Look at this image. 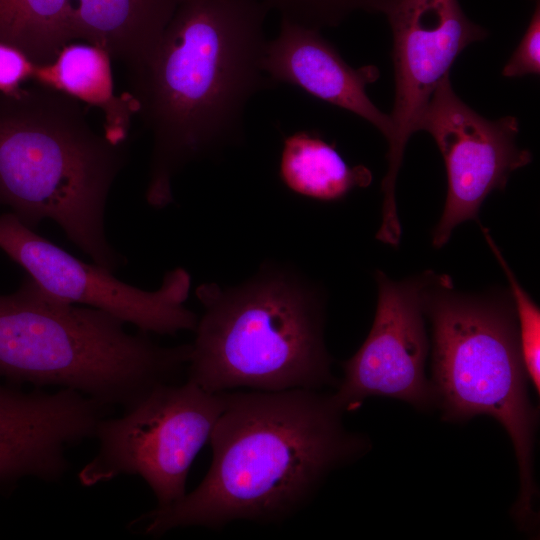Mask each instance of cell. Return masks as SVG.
I'll list each match as a JSON object with an SVG mask.
<instances>
[{
  "mask_svg": "<svg viewBox=\"0 0 540 540\" xmlns=\"http://www.w3.org/2000/svg\"><path fill=\"white\" fill-rule=\"evenodd\" d=\"M268 8L259 0H180L134 72L132 92L150 131L145 198L163 208L189 162L237 140L248 101L265 83Z\"/></svg>",
  "mask_w": 540,
  "mask_h": 540,
  "instance_id": "7a4b0ae2",
  "label": "cell"
},
{
  "mask_svg": "<svg viewBox=\"0 0 540 540\" xmlns=\"http://www.w3.org/2000/svg\"><path fill=\"white\" fill-rule=\"evenodd\" d=\"M384 14L392 32L395 79L388 168L381 185V224L389 228L399 223L396 182L411 135L459 54L488 33L465 15L458 0H393Z\"/></svg>",
  "mask_w": 540,
  "mask_h": 540,
  "instance_id": "ba28073f",
  "label": "cell"
},
{
  "mask_svg": "<svg viewBox=\"0 0 540 540\" xmlns=\"http://www.w3.org/2000/svg\"><path fill=\"white\" fill-rule=\"evenodd\" d=\"M280 178L293 192L323 201L343 198L356 187L372 181L363 165L349 166L336 150L317 133L300 131L284 140Z\"/></svg>",
  "mask_w": 540,
  "mask_h": 540,
  "instance_id": "2e32d148",
  "label": "cell"
},
{
  "mask_svg": "<svg viewBox=\"0 0 540 540\" xmlns=\"http://www.w3.org/2000/svg\"><path fill=\"white\" fill-rule=\"evenodd\" d=\"M378 300L372 328L359 350L343 363L344 377L331 394L341 411L383 395L417 408L436 400L424 373L428 341L424 325V274L394 281L376 272Z\"/></svg>",
  "mask_w": 540,
  "mask_h": 540,
  "instance_id": "8fae6325",
  "label": "cell"
},
{
  "mask_svg": "<svg viewBox=\"0 0 540 540\" xmlns=\"http://www.w3.org/2000/svg\"><path fill=\"white\" fill-rule=\"evenodd\" d=\"M205 311L190 344L188 381L212 393L282 391L330 384L316 296L284 271L235 288L202 284Z\"/></svg>",
  "mask_w": 540,
  "mask_h": 540,
  "instance_id": "5b68a950",
  "label": "cell"
},
{
  "mask_svg": "<svg viewBox=\"0 0 540 540\" xmlns=\"http://www.w3.org/2000/svg\"><path fill=\"white\" fill-rule=\"evenodd\" d=\"M540 74V5L537 1L527 29L505 64L502 75L508 78Z\"/></svg>",
  "mask_w": 540,
  "mask_h": 540,
  "instance_id": "ffe728a7",
  "label": "cell"
},
{
  "mask_svg": "<svg viewBox=\"0 0 540 540\" xmlns=\"http://www.w3.org/2000/svg\"><path fill=\"white\" fill-rule=\"evenodd\" d=\"M112 57L100 46L69 43L48 63L36 64L32 80L101 110L104 135L124 144L137 105L130 93L116 95Z\"/></svg>",
  "mask_w": 540,
  "mask_h": 540,
  "instance_id": "9a60e30c",
  "label": "cell"
},
{
  "mask_svg": "<svg viewBox=\"0 0 540 540\" xmlns=\"http://www.w3.org/2000/svg\"><path fill=\"white\" fill-rule=\"evenodd\" d=\"M73 39L71 0H0V42L34 63L52 61Z\"/></svg>",
  "mask_w": 540,
  "mask_h": 540,
  "instance_id": "e0dca14e",
  "label": "cell"
},
{
  "mask_svg": "<svg viewBox=\"0 0 540 540\" xmlns=\"http://www.w3.org/2000/svg\"><path fill=\"white\" fill-rule=\"evenodd\" d=\"M225 398L226 392H208L188 380L156 386L122 416L98 423V452L79 471L80 484L138 475L157 507L176 503L186 495L190 467L209 441Z\"/></svg>",
  "mask_w": 540,
  "mask_h": 540,
  "instance_id": "52a82bcc",
  "label": "cell"
},
{
  "mask_svg": "<svg viewBox=\"0 0 540 540\" xmlns=\"http://www.w3.org/2000/svg\"><path fill=\"white\" fill-rule=\"evenodd\" d=\"M36 63L21 50L0 42V94L15 95L32 79Z\"/></svg>",
  "mask_w": 540,
  "mask_h": 540,
  "instance_id": "44dd1931",
  "label": "cell"
},
{
  "mask_svg": "<svg viewBox=\"0 0 540 540\" xmlns=\"http://www.w3.org/2000/svg\"><path fill=\"white\" fill-rule=\"evenodd\" d=\"M483 236L505 274L518 320V336L521 356L529 381L540 391V310L524 290L511 270L488 229L481 227Z\"/></svg>",
  "mask_w": 540,
  "mask_h": 540,
  "instance_id": "ac0fdd59",
  "label": "cell"
},
{
  "mask_svg": "<svg viewBox=\"0 0 540 540\" xmlns=\"http://www.w3.org/2000/svg\"><path fill=\"white\" fill-rule=\"evenodd\" d=\"M180 0H71L76 39L137 70L161 38Z\"/></svg>",
  "mask_w": 540,
  "mask_h": 540,
  "instance_id": "5bb4252c",
  "label": "cell"
},
{
  "mask_svg": "<svg viewBox=\"0 0 540 540\" xmlns=\"http://www.w3.org/2000/svg\"><path fill=\"white\" fill-rule=\"evenodd\" d=\"M124 324L49 294L27 275L16 291L0 294V377L127 409L187 366L190 344L163 347Z\"/></svg>",
  "mask_w": 540,
  "mask_h": 540,
  "instance_id": "277c9868",
  "label": "cell"
},
{
  "mask_svg": "<svg viewBox=\"0 0 540 540\" xmlns=\"http://www.w3.org/2000/svg\"><path fill=\"white\" fill-rule=\"evenodd\" d=\"M263 70L273 82L285 83L348 110L389 139L390 116L380 111L366 87L380 76L376 66L351 67L320 30L281 19L278 35L267 41Z\"/></svg>",
  "mask_w": 540,
  "mask_h": 540,
  "instance_id": "4fadbf2b",
  "label": "cell"
},
{
  "mask_svg": "<svg viewBox=\"0 0 540 540\" xmlns=\"http://www.w3.org/2000/svg\"><path fill=\"white\" fill-rule=\"evenodd\" d=\"M0 249L49 294L103 310L143 333L172 335L196 328V315L184 305L191 277L183 268L167 272L159 289L142 290L101 265L72 256L12 212L0 215Z\"/></svg>",
  "mask_w": 540,
  "mask_h": 540,
  "instance_id": "9c48e42d",
  "label": "cell"
},
{
  "mask_svg": "<svg viewBox=\"0 0 540 540\" xmlns=\"http://www.w3.org/2000/svg\"><path fill=\"white\" fill-rule=\"evenodd\" d=\"M281 19L320 30L338 26L357 11L384 13L393 0H259Z\"/></svg>",
  "mask_w": 540,
  "mask_h": 540,
  "instance_id": "d6986e66",
  "label": "cell"
},
{
  "mask_svg": "<svg viewBox=\"0 0 540 540\" xmlns=\"http://www.w3.org/2000/svg\"><path fill=\"white\" fill-rule=\"evenodd\" d=\"M331 395L317 390L226 392L209 442L210 468L181 500L131 522L161 536L234 521L272 523L300 510L333 469L367 448L349 432Z\"/></svg>",
  "mask_w": 540,
  "mask_h": 540,
  "instance_id": "6da1fadb",
  "label": "cell"
},
{
  "mask_svg": "<svg viewBox=\"0 0 540 540\" xmlns=\"http://www.w3.org/2000/svg\"><path fill=\"white\" fill-rule=\"evenodd\" d=\"M511 296L465 294L444 274L424 273L423 307L433 331V389L448 421L496 419L513 443L520 494L513 514L523 525L537 494L532 456L538 414L527 393Z\"/></svg>",
  "mask_w": 540,
  "mask_h": 540,
  "instance_id": "8992f818",
  "label": "cell"
},
{
  "mask_svg": "<svg viewBox=\"0 0 540 540\" xmlns=\"http://www.w3.org/2000/svg\"><path fill=\"white\" fill-rule=\"evenodd\" d=\"M107 409L72 389L24 391L0 382V486L59 479L67 448L94 437Z\"/></svg>",
  "mask_w": 540,
  "mask_h": 540,
  "instance_id": "7c38bea8",
  "label": "cell"
},
{
  "mask_svg": "<svg viewBox=\"0 0 540 540\" xmlns=\"http://www.w3.org/2000/svg\"><path fill=\"white\" fill-rule=\"evenodd\" d=\"M420 130L433 137L446 167V202L432 233V245L441 248L458 225L478 221L486 197L504 190L512 172L528 165L532 154L516 144V117L481 116L454 92L449 76L430 98L419 120Z\"/></svg>",
  "mask_w": 540,
  "mask_h": 540,
  "instance_id": "30bf717a",
  "label": "cell"
},
{
  "mask_svg": "<svg viewBox=\"0 0 540 540\" xmlns=\"http://www.w3.org/2000/svg\"><path fill=\"white\" fill-rule=\"evenodd\" d=\"M124 148L96 132L63 93L37 85L0 94V206L33 230L54 221L94 263L114 271L124 258L107 240L104 216Z\"/></svg>",
  "mask_w": 540,
  "mask_h": 540,
  "instance_id": "3957f363",
  "label": "cell"
}]
</instances>
